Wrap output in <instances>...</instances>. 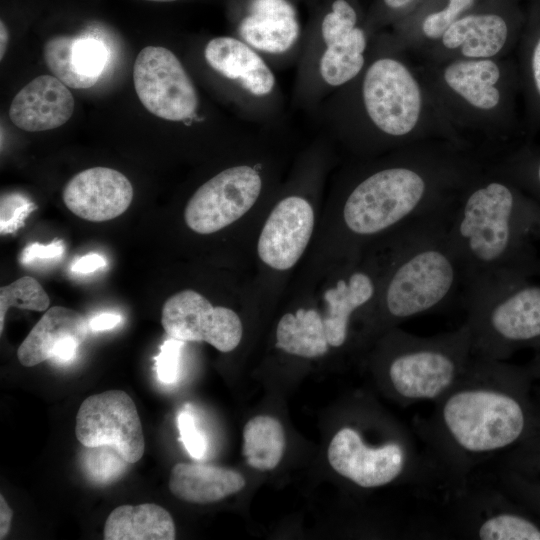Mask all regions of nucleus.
<instances>
[{"label": "nucleus", "mask_w": 540, "mask_h": 540, "mask_svg": "<svg viewBox=\"0 0 540 540\" xmlns=\"http://www.w3.org/2000/svg\"><path fill=\"white\" fill-rule=\"evenodd\" d=\"M378 361L390 392L405 405L436 402L457 382L469 363L470 330L421 337L393 327L379 339Z\"/></svg>", "instance_id": "10"}, {"label": "nucleus", "mask_w": 540, "mask_h": 540, "mask_svg": "<svg viewBox=\"0 0 540 540\" xmlns=\"http://www.w3.org/2000/svg\"><path fill=\"white\" fill-rule=\"evenodd\" d=\"M278 129H259L243 140L234 159L188 198L183 221L199 236L237 231L246 256L257 228L284 181L296 152Z\"/></svg>", "instance_id": "7"}, {"label": "nucleus", "mask_w": 540, "mask_h": 540, "mask_svg": "<svg viewBox=\"0 0 540 540\" xmlns=\"http://www.w3.org/2000/svg\"><path fill=\"white\" fill-rule=\"evenodd\" d=\"M35 206L28 199L16 195L2 196L1 199V234L17 230Z\"/></svg>", "instance_id": "33"}, {"label": "nucleus", "mask_w": 540, "mask_h": 540, "mask_svg": "<svg viewBox=\"0 0 540 540\" xmlns=\"http://www.w3.org/2000/svg\"><path fill=\"white\" fill-rule=\"evenodd\" d=\"M245 485L239 472L208 464L177 463L169 478V489L175 497L198 504L220 501Z\"/></svg>", "instance_id": "23"}, {"label": "nucleus", "mask_w": 540, "mask_h": 540, "mask_svg": "<svg viewBox=\"0 0 540 540\" xmlns=\"http://www.w3.org/2000/svg\"><path fill=\"white\" fill-rule=\"evenodd\" d=\"M13 512L4 496L0 495V539H4L11 528Z\"/></svg>", "instance_id": "37"}, {"label": "nucleus", "mask_w": 540, "mask_h": 540, "mask_svg": "<svg viewBox=\"0 0 540 540\" xmlns=\"http://www.w3.org/2000/svg\"><path fill=\"white\" fill-rule=\"evenodd\" d=\"M177 426L180 433V441L186 451L194 459H202L207 451V440L198 429L193 414L185 409L177 417Z\"/></svg>", "instance_id": "32"}, {"label": "nucleus", "mask_w": 540, "mask_h": 540, "mask_svg": "<svg viewBox=\"0 0 540 540\" xmlns=\"http://www.w3.org/2000/svg\"><path fill=\"white\" fill-rule=\"evenodd\" d=\"M7 38H8L7 29H6L5 25H4V23L1 21V58L3 57V53L5 51Z\"/></svg>", "instance_id": "39"}, {"label": "nucleus", "mask_w": 540, "mask_h": 540, "mask_svg": "<svg viewBox=\"0 0 540 540\" xmlns=\"http://www.w3.org/2000/svg\"><path fill=\"white\" fill-rule=\"evenodd\" d=\"M523 29L519 17L497 11H470L412 57L429 62L507 57L516 50Z\"/></svg>", "instance_id": "15"}, {"label": "nucleus", "mask_w": 540, "mask_h": 540, "mask_svg": "<svg viewBox=\"0 0 540 540\" xmlns=\"http://www.w3.org/2000/svg\"><path fill=\"white\" fill-rule=\"evenodd\" d=\"M476 0H448L437 10L424 15L419 24L391 35L411 56L436 41L457 19L472 11Z\"/></svg>", "instance_id": "28"}, {"label": "nucleus", "mask_w": 540, "mask_h": 540, "mask_svg": "<svg viewBox=\"0 0 540 540\" xmlns=\"http://www.w3.org/2000/svg\"><path fill=\"white\" fill-rule=\"evenodd\" d=\"M340 157L319 134L296 152L284 181L264 214L246 256L261 303L283 297L317 234L326 187Z\"/></svg>", "instance_id": "4"}, {"label": "nucleus", "mask_w": 540, "mask_h": 540, "mask_svg": "<svg viewBox=\"0 0 540 540\" xmlns=\"http://www.w3.org/2000/svg\"><path fill=\"white\" fill-rule=\"evenodd\" d=\"M529 206L517 186L486 167L461 191L448 235L465 282L518 275L517 256ZM463 286V285H462Z\"/></svg>", "instance_id": "8"}, {"label": "nucleus", "mask_w": 540, "mask_h": 540, "mask_svg": "<svg viewBox=\"0 0 540 540\" xmlns=\"http://www.w3.org/2000/svg\"><path fill=\"white\" fill-rule=\"evenodd\" d=\"M207 67L229 90V99L245 124L279 129L285 98L274 68L255 49L236 36H218L203 48Z\"/></svg>", "instance_id": "12"}, {"label": "nucleus", "mask_w": 540, "mask_h": 540, "mask_svg": "<svg viewBox=\"0 0 540 540\" xmlns=\"http://www.w3.org/2000/svg\"><path fill=\"white\" fill-rule=\"evenodd\" d=\"M415 62L446 119L487 161L526 132L518 114L520 76L511 55Z\"/></svg>", "instance_id": "6"}, {"label": "nucleus", "mask_w": 540, "mask_h": 540, "mask_svg": "<svg viewBox=\"0 0 540 540\" xmlns=\"http://www.w3.org/2000/svg\"><path fill=\"white\" fill-rule=\"evenodd\" d=\"M74 106V98L64 83L55 76L40 75L15 95L9 117L24 131H46L65 124Z\"/></svg>", "instance_id": "21"}, {"label": "nucleus", "mask_w": 540, "mask_h": 540, "mask_svg": "<svg viewBox=\"0 0 540 540\" xmlns=\"http://www.w3.org/2000/svg\"><path fill=\"white\" fill-rule=\"evenodd\" d=\"M374 34L359 23L349 0H333L313 31L304 34L292 105L312 113L364 68Z\"/></svg>", "instance_id": "9"}, {"label": "nucleus", "mask_w": 540, "mask_h": 540, "mask_svg": "<svg viewBox=\"0 0 540 540\" xmlns=\"http://www.w3.org/2000/svg\"><path fill=\"white\" fill-rule=\"evenodd\" d=\"M89 324L79 312L63 306H53L46 310L20 344L17 357L25 367L38 365L52 358L57 345L68 338L83 342L88 334Z\"/></svg>", "instance_id": "24"}, {"label": "nucleus", "mask_w": 540, "mask_h": 540, "mask_svg": "<svg viewBox=\"0 0 540 540\" xmlns=\"http://www.w3.org/2000/svg\"><path fill=\"white\" fill-rule=\"evenodd\" d=\"M487 160L448 140L342 160L301 267L347 259L403 226L453 205Z\"/></svg>", "instance_id": "1"}, {"label": "nucleus", "mask_w": 540, "mask_h": 540, "mask_svg": "<svg viewBox=\"0 0 540 540\" xmlns=\"http://www.w3.org/2000/svg\"><path fill=\"white\" fill-rule=\"evenodd\" d=\"M454 204L385 237V268L364 321L367 336L380 337L403 321L442 309L461 292L462 269L448 235Z\"/></svg>", "instance_id": "5"}, {"label": "nucleus", "mask_w": 540, "mask_h": 540, "mask_svg": "<svg viewBox=\"0 0 540 540\" xmlns=\"http://www.w3.org/2000/svg\"><path fill=\"white\" fill-rule=\"evenodd\" d=\"M413 0H382L384 6L390 11H399L411 4Z\"/></svg>", "instance_id": "38"}, {"label": "nucleus", "mask_w": 540, "mask_h": 540, "mask_svg": "<svg viewBox=\"0 0 540 540\" xmlns=\"http://www.w3.org/2000/svg\"><path fill=\"white\" fill-rule=\"evenodd\" d=\"M524 127L527 133L540 128V13H532L516 48Z\"/></svg>", "instance_id": "26"}, {"label": "nucleus", "mask_w": 540, "mask_h": 540, "mask_svg": "<svg viewBox=\"0 0 540 540\" xmlns=\"http://www.w3.org/2000/svg\"><path fill=\"white\" fill-rule=\"evenodd\" d=\"M284 449V429L274 417L259 415L245 424L242 453L250 467L261 471L274 469Z\"/></svg>", "instance_id": "27"}, {"label": "nucleus", "mask_w": 540, "mask_h": 540, "mask_svg": "<svg viewBox=\"0 0 540 540\" xmlns=\"http://www.w3.org/2000/svg\"><path fill=\"white\" fill-rule=\"evenodd\" d=\"M532 13H540V0L535 1L534 10L532 11Z\"/></svg>", "instance_id": "40"}, {"label": "nucleus", "mask_w": 540, "mask_h": 540, "mask_svg": "<svg viewBox=\"0 0 540 540\" xmlns=\"http://www.w3.org/2000/svg\"><path fill=\"white\" fill-rule=\"evenodd\" d=\"M62 198L76 216L91 222L112 220L123 214L133 199V187L121 172L92 167L74 175L65 185Z\"/></svg>", "instance_id": "20"}, {"label": "nucleus", "mask_w": 540, "mask_h": 540, "mask_svg": "<svg viewBox=\"0 0 540 540\" xmlns=\"http://www.w3.org/2000/svg\"><path fill=\"white\" fill-rule=\"evenodd\" d=\"M75 434L84 447L112 446L129 464L144 454L140 416L132 398L122 390L84 399L76 415Z\"/></svg>", "instance_id": "16"}, {"label": "nucleus", "mask_w": 540, "mask_h": 540, "mask_svg": "<svg viewBox=\"0 0 540 540\" xmlns=\"http://www.w3.org/2000/svg\"><path fill=\"white\" fill-rule=\"evenodd\" d=\"M86 448L83 456L84 470L90 479L99 484L116 481L129 464L112 446Z\"/></svg>", "instance_id": "30"}, {"label": "nucleus", "mask_w": 540, "mask_h": 540, "mask_svg": "<svg viewBox=\"0 0 540 540\" xmlns=\"http://www.w3.org/2000/svg\"><path fill=\"white\" fill-rule=\"evenodd\" d=\"M50 304V298L41 284L33 277L18 278L9 285L0 288V333L10 307L24 310L44 311Z\"/></svg>", "instance_id": "29"}, {"label": "nucleus", "mask_w": 540, "mask_h": 540, "mask_svg": "<svg viewBox=\"0 0 540 540\" xmlns=\"http://www.w3.org/2000/svg\"><path fill=\"white\" fill-rule=\"evenodd\" d=\"M43 56L49 70L62 83L74 89H86L100 78L108 61V50L95 38L59 36L45 43Z\"/></svg>", "instance_id": "22"}, {"label": "nucleus", "mask_w": 540, "mask_h": 540, "mask_svg": "<svg viewBox=\"0 0 540 540\" xmlns=\"http://www.w3.org/2000/svg\"><path fill=\"white\" fill-rule=\"evenodd\" d=\"M327 458L330 466L357 487H383L401 479L423 480L435 467L419 453L407 433L370 444L358 429L346 426L332 438Z\"/></svg>", "instance_id": "13"}, {"label": "nucleus", "mask_w": 540, "mask_h": 540, "mask_svg": "<svg viewBox=\"0 0 540 540\" xmlns=\"http://www.w3.org/2000/svg\"><path fill=\"white\" fill-rule=\"evenodd\" d=\"M517 279L505 275L463 284L472 356L502 361L514 346L540 338V286Z\"/></svg>", "instance_id": "11"}, {"label": "nucleus", "mask_w": 540, "mask_h": 540, "mask_svg": "<svg viewBox=\"0 0 540 540\" xmlns=\"http://www.w3.org/2000/svg\"><path fill=\"white\" fill-rule=\"evenodd\" d=\"M64 252V243L56 239L49 244H40L38 242L27 245L21 252L20 262L28 264L36 259H54L60 257Z\"/></svg>", "instance_id": "34"}, {"label": "nucleus", "mask_w": 540, "mask_h": 540, "mask_svg": "<svg viewBox=\"0 0 540 540\" xmlns=\"http://www.w3.org/2000/svg\"><path fill=\"white\" fill-rule=\"evenodd\" d=\"M310 114L340 160L432 140L470 147L444 116L414 58L392 36L374 35L363 70Z\"/></svg>", "instance_id": "2"}, {"label": "nucleus", "mask_w": 540, "mask_h": 540, "mask_svg": "<svg viewBox=\"0 0 540 540\" xmlns=\"http://www.w3.org/2000/svg\"><path fill=\"white\" fill-rule=\"evenodd\" d=\"M121 319L119 314L101 313L88 321L89 329L95 332L112 329L121 322Z\"/></svg>", "instance_id": "36"}, {"label": "nucleus", "mask_w": 540, "mask_h": 540, "mask_svg": "<svg viewBox=\"0 0 540 540\" xmlns=\"http://www.w3.org/2000/svg\"><path fill=\"white\" fill-rule=\"evenodd\" d=\"M175 524L170 513L155 503L120 505L106 519L105 540H173Z\"/></svg>", "instance_id": "25"}, {"label": "nucleus", "mask_w": 540, "mask_h": 540, "mask_svg": "<svg viewBox=\"0 0 540 540\" xmlns=\"http://www.w3.org/2000/svg\"><path fill=\"white\" fill-rule=\"evenodd\" d=\"M496 489L458 494L455 527L463 536L480 540H540V528L531 520L507 510Z\"/></svg>", "instance_id": "19"}, {"label": "nucleus", "mask_w": 540, "mask_h": 540, "mask_svg": "<svg viewBox=\"0 0 540 540\" xmlns=\"http://www.w3.org/2000/svg\"><path fill=\"white\" fill-rule=\"evenodd\" d=\"M185 342L169 337L160 347L155 357L158 379L164 384H174L179 378L180 358Z\"/></svg>", "instance_id": "31"}, {"label": "nucleus", "mask_w": 540, "mask_h": 540, "mask_svg": "<svg viewBox=\"0 0 540 540\" xmlns=\"http://www.w3.org/2000/svg\"><path fill=\"white\" fill-rule=\"evenodd\" d=\"M133 82L140 102L153 115L187 127L204 122L196 85L171 50L143 48L134 63Z\"/></svg>", "instance_id": "14"}, {"label": "nucleus", "mask_w": 540, "mask_h": 540, "mask_svg": "<svg viewBox=\"0 0 540 540\" xmlns=\"http://www.w3.org/2000/svg\"><path fill=\"white\" fill-rule=\"evenodd\" d=\"M146 1H153V2H173L177 0H146Z\"/></svg>", "instance_id": "41"}, {"label": "nucleus", "mask_w": 540, "mask_h": 540, "mask_svg": "<svg viewBox=\"0 0 540 540\" xmlns=\"http://www.w3.org/2000/svg\"><path fill=\"white\" fill-rule=\"evenodd\" d=\"M526 426L511 369L500 360L472 356L417 433L435 470L460 492L472 468L520 440Z\"/></svg>", "instance_id": "3"}, {"label": "nucleus", "mask_w": 540, "mask_h": 540, "mask_svg": "<svg viewBox=\"0 0 540 540\" xmlns=\"http://www.w3.org/2000/svg\"><path fill=\"white\" fill-rule=\"evenodd\" d=\"M161 324L171 338L205 342L222 353L235 350L244 336V324L235 309L214 305L191 288L176 292L164 302Z\"/></svg>", "instance_id": "17"}, {"label": "nucleus", "mask_w": 540, "mask_h": 540, "mask_svg": "<svg viewBox=\"0 0 540 540\" xmlns=\"http://www.w3.org/2000/svg\"><path fill=\"white\" fill-rule=\"evenodd\" d=\"M236 37L260 53L274 69L297 63L304 34L288 0H247Z\"/></svg>", "instance_id": "18"}, {"label": "nucleus", "mask_w": 540, "mask_h": 540, "mask_svg": "<svg viewBox=\"0 0 540 540\" xmlns=\"http://www.w3.org/2000/svg\"><path fill=\"white\" fill-rule=\"evenodd\" d=\"M107 264L105 258L98 253H88L76 259L71 270L75 273L87 274L105 267Z\"/></svg>", "instance_id": "35"}]
</instances>
